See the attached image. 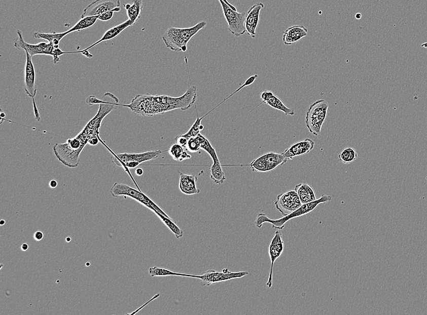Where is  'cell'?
<instances>
[{
	"label": "cell",
	"instance_id": "9",
	"mask_svg": "<svg viewBox=\"0 0 427 315\" xmlns=\"http://www.w3.org/2000/svg\"><path fill=\"white\" fill-rule=\"evenodd\" d=\"M288 160L282 153L267 152L257 158L250 163L253 172H268L273 171L278 166L287 163Z\"/></svg>",
	"mask_w": 427,
	"mask_h": 315
},
{
	"label": "cell",
	"instance_id": "23",
	"mask_svg": "<svg viewBox=\"0 0 427 315\" xmlns=\"http://www.w3.org/2000/svg\"><path fill=\"white\" fill-rule=\"evenodd\" d=\"M273 109L281 111L287 115L293 116L295 115V110L291 109V108L287 107L286 104L283 103V101L280 100L277 95L274 94L269 100L266 102V103Z\"/></svg>",
	"mask_w": 427,
	"mask_h": 315
},
{
	"label": "cell",
	"instance_id": "43",
	"mask_svg": "<svg viewBox=\"0 0 427 315\" xmlns=\"http://www.w3.org/2000/svg\"><path fill=\"white\" fill-rule=\"evenodd\" d=\"M222 1H223V2H224L225 3H227V4L228 6H230V7H231L232 9H233V10H234V11H237V9H236V7H235V6H234L233 5H232L231 4V3H230V2H229L228 1V0H222Z\"/></svg>",
	"mask_w": 427,
	"mask_h": 315
},
{
	"label": "cell",
	"instance_id": "20",
	"mask_svg": "<svg viewBox=\"0 0 427 315\" xmlns=\"http://www.w3.org/2000/svg\"><path fill=\"white\" fill-rule=\"evenodd\" d=\"M134 26V24L132 23V21L129 19L127 20L121 24H119V25L114 26L110 29H108L106 32L104 33L103 36L98 40L97 42L94 43V44L89 46L88 48L84 49V51H89V49L94 48V46H97L98 44H100L101 42H107L109 41V40H112L117 36H118L120 33L124 31L128 27Z\"/></svg>",
	"mask_w": 427,
	"mask_h": 315
},
{
	"label": "cell",
	"instance_id": "19",
	"mask_svg": "<svg viewBox=\"0 0 427 315\" xmlns=\"http://www.w3.org/2000/svg\"><path fill=\"white\" fill-rule=\"evenodd\" d=\"M197 180L196 176L193 174L188 175L181 173L179 188L182 192L188 195L199 194L200 190L197 187Z\"/></svg>",
	"mask_w": 427,
	"mask_h": 315
},
{
	"label": "cell",
	"instance_id": "18",
	"mask_svg": "<svg viewBox=\"0 0 427 315\" xmlns=\"http://www.w3.org/2000/svg\"><path fill=\"white\" fill-rule=\"evenodd\" d=\"M308 30L303 25H294L288 28L283 33V42L287 46L297 43L308 35Z\"/></svg>",
	"mask_w": 427,
	"mask_h": 315
},
{
	"label": "cell",
	"instance_id": "28",
	"mask_svg": "<svg viewBox=\"0 0 427 315\" xmlns=\"http://www.w3.org/2000/svg\"><path fill=\"white\" fill-rule=\"evenodd\" d=\"M197 137L199 138V140L200 141L201 149L205 150V152L209 154V156H211L213 161V163H221L220 162L218 154H217L215 148L212 147L208 139H207L205 136L200 134V133L197 135Z\"/></svg>",
	"mask_w": 427,
	"mask_h": 315
},
{
	"label": "cell",
	"instance_id": "41",
	"mask_svg": "<svg viewBox=\"0 0 427 315\" xmlns=\"http://www.w3.org/2000/svg\"><path fill=\"white\" fill-rule=\"evenodd\" d=\"M29 248V246L28 244L27 243H23L22 245L21 246V249L22 250L23 252H26L28 250Z\"/></svg>",
	"mask_w": 427,
	"mask_h": 315
},
{
	"label": "cell",
	"instance_id": "36",
	"mask_svg": "<svg viewBox=\"0 0 427 315\" xmlns=\"http://www.w3.org/2000/svg\"><path fill=\"white\" fill-rule=\"evenodd\" d=\"M175 139L176 141H177V143L183 147L186 150L188 141V139L185 137L183 135L177 136Z\"/></svg>",
	"mask_w": 427,
	"mask_h": 315
},
{
	"label": "cell",
	"instance_id": "13",
	"mask_svg": "<svg viewBox=\"0 0 427 315\" xmlns=\"http://www.w3.org/2000/svg\"><path fill=\"white\" fill-rule=\"evenodd\" d=\"M284 241L282 234L280 231H275L273 239H272L270 246H269L268 253L271 259V269L269 274L267 286L268 288H271L273 286V268L275 261L280 257L283 252Z\"/></svg>",
	"mask_w": 427,
	"mask_h": 315
},
{
	"label": "cell",
	"instance_id": "1",
	"mask_svg": "<svg viewBox=\"0 0 427 315\" xmlns=\"http://www.w3.org/2000/svg\"><path fill=\"white\" fill-rule=\"evenodd\" d=\"M197 98V88L192 86L181 97L150 94L138 95L132 99L129 104H120V106L128 107L137 115L154 116L176 109L188 110L194 104Z\"/></svg>",
	"mask_w": 427,
	"mask_h": 315
},
{
	"label": "cell",
	"instance_id": "26",
	"mask_svg": "<svg viewBox=\"0 0 427 315\" xmlns=\"http://www.w3.org/2000/svg\"><path fill=\"white\" fill-rule=\"evenodd\" d=\"M98 20V16H91L82 18L78 23L76 24L72 28L67 30L68 33L76 31H80V30H85L94 25Z\"/></svg>",
	"mask_w": 427,
	"mask_h": 315
},
{
	"label": "cell",
	"instance_id": "3",
	"mask_svg": "<svg viewBox=\"0 0 427 315\" xmlns=\"http://www.w3.org/2000/svg\"><path fill=\"white\" fill-rule=\"evenodd\" d=\"M207 26L205 21H200L196 25L187 28L171 27L162 36L164 43L171 51L180 52L187 51L189 42Z\"/></svg>",
	"mask_w": 427,
	"mask_h": 315
},
{
	"label": "cell",
	"instance_id": "29",
	"mask_svg": "<svg viewBox=\"0 0 427 315\" xmlns=\"http://www.w3.org/2000/svg\"><path fill=\"white\" fill-rule=\"evenodd\" d=\"M210 172H211V180L217 184L221 185L224 183L226 180L225 173L223 171L221 163H213L210 167Z\"/></svg>",
	"mask_w": 427,
	"mask_h": 315
},
{
	"label": "cell",
	"instance_id": "15",
	"mask_svg": "<svg viewBox=\"0 0 427 315\" xmlns=\"http://www.w3.org/2000/svg\"><path fill=\"white\" fill-rule=\"evenodd\" d=\"M26 62L24 68V87L26 93L33 99L35 97L37 92L36 86V72L33 63L32 57L28 52L25 51Z\"/></svg>",
	"mask_w": 427,
	"mask_h": 315
},
{
	"label": "cell",
	"instance_id": "46",
	"mask_svg": "<svg viewBox=\"0 0 427 315\" xmlns=\"http://www.w3.org/2000/svg\"><path fill=\"white\" fill-rule=\"evenodd\" d=\"M71 240H72V239H71L70 237H67L66 239V242L67 243H70L71 242Z\"/></svg>",
	"mask_w": 427,
	"mask_h": 315
},
{
	"label": "cell",
	"instance_id": "32",
	"mask_svg": "<svg viewBox=\"0 0 427 315\" xmlns=\"http://www.w3.org/2000/svg\"><path fill=\"white\" fill-rule=\"evenodd\" d=\"M185 149L177 143L173 144L168 150L169 155L172 159L177 162H182V156L185 152Z\"/></svg>",
	"mask_w": 427,
	"mask_h": 315
},
{
	"label": "cell",
	"instance_id": "48",
	"mask_svg": "<svg viewBox=\"0 0 427 315\" xmlns=\"http://www.w3.org/2000/svg\"><path fill=\"white\" fill-rule=\"evenodd\" d=\"M90 265H91L90 262H86V267H89V266H90Z\"/></svg>",
	"mask_w": 427,
	"mask_h": 315
},
{
	"label": "cell",
	"instance_id": "10",
	"mask_svg": "<svg viewBox=\"0 0 427 315\" xmlns=\"http://www.w3.org/2000/svg\"><path fill=\"white\" fill-rule=\"evenodd\" d=\"M248 274V271H231L225 268L223 270L222 272L214 270H207L202 275H198L197 279L202 281L201 284L203 286H209L213 284L241 279Z\"/></svg>",
	"mask_w": 427,
	"mask_h": 315
},
{
	"label": "cell",
	"instance_id": "6",
	"mask_svg": "<svg viewBox=\"0 0 427 315\" xmlns=\"http://www.w3.org/2000/svg\"><path fill=\"white\" fill-rule=\"evenodd\" d=\"M110 193L114 198L120 196H124L125 199L127 197L131 198L132 199L140 203L141 205L151 210L153 212L157 211L166 217H169L162 209L160 208L152 200H151L147 194L142 192L140 190L134 189L125 184L116 183L111 187Z\"/></svg>",
	"mask_w": 427,
	"mask_h": 315
},
{
	"label": "cell",
	"instance_id": "33",
	"mask_svg": "<svg viewBox=\"0 0 427 315\" xmlns=\"http://www.w3.org/2000/svg\"><path fill=\"white\" fill-rule=\"evenodd\" d=\"M200 149V141L197 135L189 139L186 150H188L191 153H196L199 152Z\"/></svg>",
	"mask_w": 427,
	"mask_h": 315
},
{
	"label": "cell",
	"instance_id": "12",
	"mask_svg": "<svg viewBox=\"0 0 427 315\" xmlns=\"http://www.w3.org/2000/svg\"><path fill=\"white\" fill-rule=\"evenodd\" d=\"M302 205L298 194L295 190L278 194L274 202L275 208L283 216L296 211Z\"/></svg>",
	"mask_w": 427,
	"mask_h": 315
},
{
	"label": "cell",
	"instance_id": "22",
	"mask_svg": "<svg viewBox=\"0 0 427 315\" xmlns=\"http://www.w3.org/2000/svg\"><path fill=\"white\" fill-rule=\"evenodd\" d=\"M67 31L64 32H52L51 33H43L41 32H37L33 33V36L37 39H43L48 41V43L54 46L55 48H59V44L61 40L68 35Z\"/></svg>",
	"mask_w": 427,
	"mask_h": 315
},
{
	"label": "cell",
	"instance_id": "17",
	"mask_svg": "<svg viewBox=\"0 0 427 315\" xmlns=\"http://www.w3.org/2000/svg\"><path fill=\"white\" fill-rule=\"evenodd\" d=\"M315 143L311 139H305L297 142L284 150L281 153L288 160H292L294 158L305 155L314 149Z\"/></svg>",
	"mask_w": 427,
	"mask_h": 315
},
{
	"label": "cell",
	"instance_id": "24",
	"mask_svg": "<svg viewBox=\"0 0 427 315\" xmlns=\"http://www.w3.org/2000/svg\"><path fill=\"white\" fill-rule=\"evenodd\" d=\"M149 273L151 277H152L177 276L195 278V279H197L198 277V275H194V274L177 273L175 272V271L166 269V268L156 266L150 267L149 268Z\"/></svg>",
	"mask_w": 427,
	"mask_h": 315
},
{
	"label": "cell",
	"instance_id": "30",
	"mask_svg": "<svg viewBox=\"0 0 427 315\" xmlns=\"http://www.w3.org/2000/svg\"><path fill=\"white\" fill-rule=\"evenodd\" d=\"M358 153L354 148L346 147L339 154L340 162L345 165L353 163L358 159Z\"/></svg>",
	"mask_w": 427,
	"mask_h": 315
},
{
	"label": "cell",
	"instance_id": "45",
	"mask_svg": "<svg viewBox=\"0 0 427 315\" xmlns=\"http://www.w3.org/2000/svg\"><path fill=\"white\" fill-rule=\"evenodd\" d=\"M361 17H362V15L360 13L355 15V18H357V19L360 20V19H361Z\"/></svg>",
	"mask_w": 427,
	"mask_h": 315
},
{
	"label": "cell",
	"instance_id": "47",
	"mask_svg": "<svg viewBox=\"0 0 427 315\" xmlns=\"http://www.w3.org/2000/svg\"><path fill=\"white\" fill-rule=\"evenodd\" d=\"M5 224H6V221L5 220H2L1 221H0V225H4Z\"/></svg>",
	"mask_w": 427,
	"mask_h": 315
},
{
	"label": "cell",
	"instance_id": "27",
	"mask_svg": "<svg viewBox=\"0 0 427 315\" xmlns=\"http://www.w3.org/2000/svg\"><path fill=\"white\" fill-rule=\"evenodd\" d=\"M154 213L162 221L166 226L175 234V237L177 239L183 237L184 234V231L175 223V222L171 218L167 217L166 216L160 214V212L157 211L154 212Z\"/></svg>",
	"mask_w": 427,
	"mask_h": 315
},
{
	"label": "cell",
	"instance_id": "4",
	"mask_svg": "<svg viewBox=\"0 0 427 315\" xmlns=\"http://www.w3.org/2000/svg\"><path fill=\"white\" fill-rule=\"evenodd\" d=\"M85 147V145L76 136L68 139L66 143L54 144L53 150L55 156L64 165L75 168L79 165L80 155Z\"/></svg>",
	"mask_w": 427,
	"mask_h": 315
},
{
	"label": "cell",
	"instance_id": "7",
	"mask_svg": "<svg viewBox=\"0 0 427 315\" xmlns=\"http://www.w3.org/2000/svg\"><path fill=\"white\" fill-rule=\"evenodd\" d=\"M162 153L161 150H153L138 153L114 154L112 162L114 165L125 169H134L141 163L158 159Z\"/></svg>",
	"mask_w": 427,
	"mask_h": 315
},
{
	"label": "cell",
	"instance_id": "42",
	"mask_svg": "<svg viewBox=\"0 0 427 315\" xmlns=\"http://www.w3.org/2000/svg\"><path fill=\"white\" fill-rule=\"evenodd\" d=\"M135 174L137 176H141L144 175V170L141 168H137L135 170Z\"/></svg>",
	"mask_w": 427,
	"mask_h": 315
},
{
	"label": "cell",
	"instance_id": "5",
	"mask_svg": "<svg viewBox=\"0 0 427 315\" xmlns=\"http://www.w3.org/2000/svg\"><path fill=\"white\" fill-rule=\"evenodd\" d=\"M329 105L321 99L314 102L306 110L305 124L309 132L315 136L321 134L322 128L326 121Z\"/></svg>",
	"mask_w": 427,
	"mask_h": 315
},
{
	"label": "cell",
	"instance_id": "2",
	"mask_svg": "<svg viewBox=\"0 0 427 315\" xmlns=\"http://www.w3.org/2000/svg\"><path fill=\"white\" fill-rule=\"evenodd\" d=\"M332 196L323 194L319 199H317L314 202L302 205L296 211L290 213L289 215L283 216V217L280 218L275 219V220L274 219L269 218L264 213H261V214L257 216L256 218L255 222L256 226L259 228H261L265 223H270L272 225L273 229L283 230L288 221L292 220L294 218L301 217L302 216L309 214V213L314 211L315 208L318 205H320L321 204L330 202L332 201Z\"/></svg>",
	"mask_w": 427,
	"mask_h": 315
},
{
	"label": "cell",
	"instance_id": "8",
	"mask_svg": "<svg viewBox=\"0 0 427 315\" xmlns=\"http://www.w3.org/2000/svg\"><path fill=\"white\" fill-rule=\"evenodd\" d=\"M219 2L221 3L223 12L228 23V31L237 37L244 35L246 32L244 25L246 13H240L237 11L233 10L222 0H219Z\"/></svg>",
	"mask_w": 427,
	"mask_h": 315
},
{
	"label": "cell",
	"instance_id": "38",
	"mask_svg": "<svg viewBox=\"0 0 427 315\" xmlns=\"http://www.w3.org/2000/svg\"><path fill=\"white\" fill-rule=\"evenodd\" d=\"M159 296H160V294H157V295H155L154 296V297L152 299H151L149 301H148L147 302V303H145L144 305H143V306H141V307L138 308V309L136 310L135 311H134V312H132L131 313H129V314H134L137 313V312H138L139 311H140L141 309V308H143L144 307L146 306V305L149 304L150 302L153 301L154 299H156L158 297H159Z\"/></svg>",
	"mask_w": 427,
	"mask_h": 315
},
{
	"label": "cell",
	"instance_id": "21",
	"mask_svg": "<svg viewBox=\"0 0 427 315\" xmlns=\"http://www.w3.org/2000/svg\"><path fill=\"white\" fill-rule=\"evenodd\" d=\"M295 190L298 193L302 205L313 202L317 200L314 189L308 184H297Z\"/></svg>",
	"mask_w": 427,
	"mask_h": 315
},
{
	"label": "cell",
	"instance_id": "34",
	"mask_svg": "<svg viewBox=\"0 0 427 315\" xmlns=\"http://www.w3.org/2000/svg\"><path fill=\"white\" fill-rule=\"evenodd\" d=\"M120 10H121V8L119 7L114 9V10L113 11L105 12V13L99 15L98 20H100L102 21H110L113 18L114 13H115V12H120Z\"/></svg>",
	"mask_w": 427,
	"mask_h": 315
},
{
	"label": "cell",
	"instance_id": "49",
	"mask_svg": "<svg viewBox=\"0 0 427 315\" xmlns=\"http://www.w3.org/2000/svg\"><path fill=\"white\" fill-rule=\"evenodd\" d=\"M203 129H204V126H203V125H200V131H202V130H203Z\"/></svg>",
	"mask_w": 427,
	"mask_h": 315
},
{
	"label": "cell",
	"instance_id": "16",
	"mask_svg": "<svg viewBox=\"0 0 427 315\" xmlns=\"http://www.w3.org/2000/svg\"><path fill=\"white\" fill-rule=\"evenodd\" d=\"M264 8V3L259 2L253 5L247 12L244 25L247 35L253 38L256 37V30L259 23L260 14Z\"/></svg>",
	"mask_w": 427,
	"mask_h": 315
},
{
	"label": "cell",
	"instance_id": "25",
	"mask_svg": "<svg viewBox=\"0 0 427 315\" xmlns=\"http://www.w3.org/2000/svg\"><path fill=\"white\" fill-rule=\"evenodd\" d=\"M143 8V0H133L131 7L126 11L128 19L132 21L134 25L140 19Z\"/></svg>",
	"mask_w": 427,
	"mask_h": 315
},
{
	"label": "cell",
	"instance_id": "44",
	"mask_svg": "<svg viewBox=\"0 0 427 315\" xmlns=\"http://www.w3.org/2000/svg\"><path fill=\"white\" fill-rule=\"evenodd\" d=\"M131 5H130V4H126V5H123L124 8H125L126 11L128 10V9L130 8V7H131Z\"/></svg>",
	"mask_w": 427,
	"mask_h": 315
},
{
	"label": "cell",
	"instance_id": "14",
	"mask_svg": "<svg viewBox=\"0 0 427 315\" xmlns=\"http://www.w3.org/2000/svg\"><path fill=\"white\" fill-rule=\"evenodd\" d=\"M120 0H95L84 9L81 17L99 16L120 7Z\"/></svg>",
	"mask_w": 427,
	"mask_h": 315
},
{
	"label": "cell",
	"instance_id": "31",
	"mask_svg": "<svg viewBox=\"0 0 427 315\" xmlns=\"http://www.w3.org/2000/svg\"><path fill=\"white\" fill-rule=\"evenodd\" d=\"M196 110L197 113L196 121L195 122L193 125L191 127V128L190 129V130H189L188 132L183 135L185 137L188 139V140H189V139H190L191 137H196V136L199 134L200 131V126L201 125V121H202V120L203 118V117H202V118H200V117L199 116V114H198V111L197 109L196 106Z\"/></svg>",
	"mask_w": 427,
	"mask_h": 315
},
{
	"label": "cell",
	"instance_id": "11",
	"mask_svg": "<svg viewBox=\"0 0 427 315\" xmlns=\"http://www.w3.org/2000/svg\"><path fill=\"white\" fill-rule=\"evenodd\" d=\"M18 38L14 40V46L19 50L28 52L33 57L37 55H46L52 56L54 46L50 43L40 42L38 44H29L24 41L23 34L20 30H17Z\"/></svg>",
	"mask_w": 427,
	"mask_h": 315
},
{
	"label": "cell",
	"instance_id": "37",
	"mask_svg": "<svg viewBox=\"0 0 427 315\" xmlns=\"http://www.w3.org/2000/svg\"><path fill=\"white\" fill-rule=\"evenodd\" d=\"M45 234L42 231H37L33 234V239L34 240L37 241V242H40L44 238Z\"/></svg>",
	"mask_w": 427,
	"mask_h": 315
},
{
	"label": "cell",
	"instance_id": "40",
	"mask_svg": "<svg viewBox=\"0 0 427 315\" xmlns=\"http://www.w3.org/2000/svg\"><path fill=\"white\" fill-rule=\"evenodd\" d=\"M49 187L52 188V189H55L58 186V182L55 180H52L50 182H49Z\"/></svg>",
	"mask_w": 427,
	"mask_h": 315
},
{
	"label": "cell",
	"instance_id": "35",
	"mask_svg": "<svg viewBox=\"0 0 427 315\" xmlns=\"http://www.w3.org/2000/svg\"><path fill=\"white\" fill-rule=\"evenodd\" d=\"M274 94V92L271 91L266 90L264 92H262V93L261 95V98L262 99V102L259 105H261L263 103H266V102H267L269 100V99H270Z\"/></svg>",
	"mask_w": 427,
	"mask_h": 315
},
{
	"label": "cell",
	"instance_id": "39",
	"mask_svg": "<svg viewBox=\"0 0 427 315\" xmlns=\"http://www.w3.org/2000/svg\"><path fill=\"white\" fill-rule=\"evenodd\" d=\"M98 137H95L91 138V140H89L88 141V144H90L91 146H96L98 143Z\"/></svg>",
	"mask_w": 427,
	"mask_h": 315
}]
</instances>
